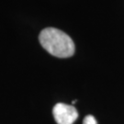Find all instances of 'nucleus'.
<instances>
[{
    "mask_svg": "<svg viewBox=\"0 0 124 124\" xmlns=\"http://www.w3.org/2000/svg\"><path fill=\"white\" fill-rule=\"evenodd\" d=\"M40 45L50 54L58 58L71 57L75 53V43L63 31L55 28H46L39 36Z\"/></svg>",
    "mask_w": 124,
    "mask_h": 124,
    "instance_id": "nucleus-1",
    "label": "nucleus"
},
{
    "mask_svg": "<svg viewBox=\"0 0 124 124\" xmlns=\"http://www.w3.org/2000/svg\"><path fill=\"white\" fill-rule=\"evenodd\" d=\"M53 114L57 124H73L78 118L75 107L64 103H58L53 107Z\"/></svg>",
    "mask_w": 124,
    "mask_h": 124,
    "instance_id": "nucleus-2",
    "label": "nucleus"
},
{
    "mask_svg": "<svg viewBox=\"0 0 124 124\" xmlns=\"http://www.w3.org/2000/svg\"><path fill=\"white\" fill-rule=\"evenodd\" d=\"M83 124H98V122H97V120L92 115H87L84 119Z\"/></svg>",
    "mask_w": 124,
    "mask_h": 124,
    "instance_id": "nucleus-3",
    "label": "nucleus"
}]
</instances>
